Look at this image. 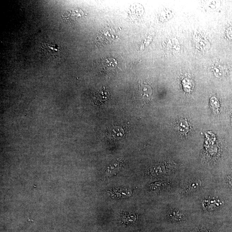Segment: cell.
I'll list each match as a JSON object with an SVG mask.
<instances>
[{
	"label": "cell",
	"instance_id": "6da1fadb",
	"mask_svg": "<svg viewBox=\"0 0 232 232\" xmlns=\"http://www.w3.org/2000/svg\"><path fill=\"white\" fill-rule=\"evenodd\" d=\"M41 51L48 58H56L59 56L61 48L59 46L53 43H43L41 45Z\"/></svg>",
	"mask_w": 232,
	"mask_h": 232
},
{
	"label": "cell",
	"instance_id": "9c48e42d",
	"mask_svg": "<svg viewBox=\"0 0 232 232\" xmlns=\"http://www.w3.org/2000/svg\"><path fill=\"white\" fill-rule=\"evenodd\" d=\"M211 105L212 106V107L214 109H218V108L220 107L218 101L216 98H212L211 99Z\"/></svg>",
	"mask_w": 232,
	"mask_h": 232
},
{
	"label": "cell",
	"instance_id": "52a82bcc",
	"mask_svg": "<svg viewBox=\"0 0 232 232\" xmlns=\"http://www.w3.org/2000/svg\"><path fill=\"white\" fill-rule=\"evenodd\" d=\"M190 232H217L213 229L207 226H200L195 228Z\"/></svg>",
	"mask_w": 232,
	"mask_h": 232
},
{
	"label": "cell",
	"instance_id": "7a4b0ae2",
	"mask_svg": "<svg viewBox=\"0 0 232 232\" xmlns=\"http://www.w3.org/2000/svg\"><path fill=\"white\" fill-rule=\"evenodd\" d=\"M115 31L113 29L106 27L103 29L98 36V41L102 44L111 43L116 38Z\"/></svg>",
	"mask_w": 232,
	"mask_h": 232
},
{
	"label": "cell",
	"instance_id": "3957f363",
	"mask_svg": "<svg viewBox=\"0 0 232 232\" xmlns=\"http://www.w3.org/2000/svg\"><path fill=\"white\" fill-rule=\"evenodd\" d=\"M176 128L178 132L182 135H187L189 131V123L187 119H180L176 122Z\"/></svg>",
	"mask_w": 232,
	"mask_h": 232
},
{
	"label": "cell",
	"instance_id": "5b68a950",
	"mask_svg": "<svg viewBox=\"0 0 232 232\" xmlns=\"http://www.w3.org/2000/svg\"><path fill=\"white\" fill-rule=\"evenodd\" d=\"M116 60L112 58H108L104 60L103 62L104 67L107 69H113L117 65Z\"/></svg>",
	"mask_w": 232,
	"mask_h": 232
},
{
	"label": "cell",
	"instance_id": "ba28073f",
	"mask_svg": "<svg viewBox=\"0 0 232 232\" xmlns=\"http://www.w3.org/2000/svg\"><path fill=\"white\" fill-rule=\"evenodd\" d=\"M193 182V183L192 182V183H191L190 185H188V190L191 191H195L198 188H200L201 185L200 184V182Z\"/></svg>",
	"mask_w": 232,
	"mask_h": 232
},
{
	"label": "cell",
	"instance_id": "277c9868",
	"mask_svg": "<svg viewBox=\"0 0 232 232\" xmlns=\"http://www.w3.org/2000/svg\"><path fill=\"white\" fill-rule=\"evenodd\" d=\"M221 202L218 200L214 198H210L205 200L203 203V206L207 209L213 210L219 207Z\"/></svg>",
	"mask_w": 232,
	"mask_h": 232
},
{
	"label": "cell",
	"instance_id": "8992f818",
	"mask_svg": "<svg viewBox=\"0 0 232 232\" xmlns=\"http://www.w3.org/2000/svg\"><path fill=\"white\" fill-rule=\"evenodd\" d=\"M140 93L142 96H146L147 98L151 97L152 91L151 89L149 86L141 85L140 88Z\"/></svg>",
	"mask_w": 232,
	"mask_h": 232
},
{
	"label": "cell",
	"instance_id": "30bf717a",
	"mask_svg": "<svg viewBox=\"0 0 232 232\" xmlns=\"http://www.w3.org/2000/svg\"><path fill=\"white\" fill-rule=\"evenodd\" d=\"M231 119H232V115H231Z\"/></svg>",
	"mask_w": 232,
	"mask_h": 232
}]
</instances>
